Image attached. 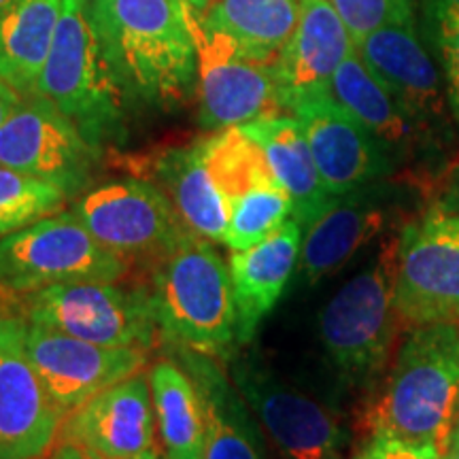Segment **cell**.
<instances>
[{"label": "cell", "instance_id": "4", "mask_svg": "<svg viewBox=\"0 0 459 459\" xmlns=\"http://www.w3.org/2000/svg\"><path fill=\"white\" fill-rule=\"evenodd\" d=\"M73 119L100 152L124 139L128 100L108 65L94 22V0H65L37 91Z\"/></svg>", "mask_w": 459, "mask_h": 459}, {"label": "cell", "instance_id": "9", "mask_svg": "<svg viewBox=\"0 0 459 459\" xmlns=\"http://www.w3.org/2000/svg\"><path fill=\"white\" fill-rule=\"evenodd\" d=\"M230 377L285 459H336L344 429L313 395L285 383L255 353L234 355Z\"/></svg>", "mask_w": 459, "mask_h": 459}, {"label": "cell", "instance_id": "5", "mask_svg": "<svg viewBox=\"0 0 459 459\" xmlns=\"http://www.w3.org/2000/svg\"><path fill=\"white\" fill-rule=\"evenodd\" d=\"M398 237L378 247L375 262L349 279L317 317L325 358L349 387H370L395 349L402 328L394 307Z\"/></svg>", "mask_w": 459, "mask_h": 459}, {"label": "cell", "instance_id": "26", "mask_svg": "<svg viewBox=\"0 0 459 459\" xmlns=\"http://www.w3.org/2000/svg\"><path fill=\"white\" fill-rule=\"evenodd\" d=\"M153 172L186 226L211 243H223L228 203L206 172L198 145L169 149L158 158Z\"/></svg>", "mask_w": 459, "mask_h": 459}, {"label": "cell", "instance_id": "7", "mask_svg": "<svg viewBox=\"0 0 459 459\" xmlns=\"http://www.w3.org/2000/svg\"><path fill=\"white\" fill-rule=\"evenodd\" d=\"M24 319L102 347L147 351L158 336L152 294L117 281H83L43 287L24 296Z\"/></svg>", "mask_w": 459, "mask_h": 459}, {"label": "cell", "instance_id": "23", "mask_svg": "<svg viewBox=\"0 0 459 459\" xmlns=\"http://www.w3.org/2000/svg\"><path fill=\"white\" fill-rule=\"evenodd\" d=\"M243 130L260 143L274 179L294 203V220L307 228L336 196H330L321 181L302 126L294 115L279 113L245 124Z\"/></svg>", "mask_w": 459, "mask_h": 459}, {"label": "cell", "instance_id": "34", "mask_svg": "<svg viewBox=\"0 0 459 459\" xmlns=\"http://www.w3.org/2000/svg\"><path fill=\"white\" fill-rule=\"evenodd\" d=\"M22 100H24V96H22L17 90L11 88L7 82L0 79V128H3L11 115L17 111V107L22 105Z\"/></svg>", "mask_w": 459, "mask_h": 459}, {"label": "cell", "instance_id": "40", "mask_svg": "<svg viewBox=\"0 0 459 459\" xmlns=\"http://www.w3.org/2000/svg\"><path fill=\"white\" fill-rule=\"evenodd\" d=\"M15 3H17V0H0V15H3L7 9L13 7Z\"/></svg>", "mask_w": 459, "mask_h": 459}, {"label": "cell", "instance_id": "27", "mask_svg": "<svg viewBox=\"0 0 459 459\" xmlns=\"http://www.w3.org/2000/svg\"><path fill=\"white\" fill-rule=\"evenodd\" d=\"M158 434L169 459H203L204 406L189 372L175 358L149 370Z\"/></svg>", "mask_w": 459, "mask_h": 459}, {"label": "cell", "instance_id": "19", "mask_svg": "<svg viewBox=\"0 0 459 459\" xmlns=\"http://www.w3.org/2000/svg\"><path fill=\"white\" fill-rule=\"evenodd\" d=\"M387 217L389 209L377 183L336 196L317 220L302 228L298 268L304 283L313 285L342 268L385 230Z\"/></svg>", "mask_w": 459, "mask_h": 459}, {"label": "cell", "instance_id": "1", "mask_svg": "<svg viewBox=\"0 0 459 459\" xmlns=\"http://www.w3.org/2000/svg\"><path fill=\"white\" fill-rule=\"evenodd\" d=\"M108 65L128 100L181 105L198 83V54L181 0H94Z\"/></svg>", "mask_w": 459, "mask_h": 459}, {"label": "cell", "instance_id": "36", "mask_svg": "<svg viewBox=\"0 0 459 459\" xmlns=\"http://www.w3.org/2000/svg\"><path fill=\"white\" fill-rule=\"evenodd\" d=\"M446 449H459V395H457L455 411H453L451 429H449V440H446ZM446 449H445V451H446ZM445 451H443V453H445Z\"/></svg>", "mask_w": 459, "mask_h": 459}, {"label": "cell", "instance_id": "41", "mask_svg": "<svg viewBox=\"0 0 459 459\" xmlns=\"http://www.w3.org/2000/svg\"><path fill=\"white\" fill-rule=\"evenodd\" d=\"M141 459H169V457L160 455V453H153V455H147V457H141Z\"/></svg>", "mask_w": 459, "mask_h": 459}, {"label": "cell", "instance_id": "11", "mask_svg": "<svg viewBox=\"0 0 459 459\" xmlns=\"http://www.w3.org/2000/svg\"><path fill=\"white\" fill-rule=\"evenodd\" d=\"M79 221L115 254L141 260L162 257L189 230L156 183L111 181L82 194L73 204Z\"/></svg>", "mask_w": 459, "mask_h": 459}, {"label": "cell", "instance_id": "22", "mask_svg": "<svg viewBox=\"0 0 459 459\" xmlns=\"http://www.w3.org/2000/svg\"><path fill=\"white\" fill-rule=\"evenodd\" d=\"M300 245L302 226L290 220L271 238L230 255L228 268L237 307L238 344L254 341L262 321L277 307L298 266Z\"/></svg>", "mask_w": 459, "mask_h": 459}, {"label": "cell", "instance_id": "15", "mask_svg": "<svg viewBox=\"0 0 459 459\" xmlns=\"http://www.w3.org/2000/svg\"><path fill=\"white\" fill-rule=\"evenodd\" d=\"M26 324V349L32 366L66 415L147 366L143 349L102 347L48 325Z\"/></svg>", "mask_w": 459, "mask_h": 459}, {"label": "cell", "instance_id": "39", "mask_svg": "<svg viewBox=\"0 0 459 459\" xmlns=\"http://www.w3.org/2000/svg\"><path fill=\"white\" fill-rule=\"evenodd\" d=\"M440 459H459V449H446Z\"/></svg>", "mask_w": 459, "mask_h": 459}, {"label": "cell", "instance_id": "12", "mask_svg": "<svg viewBox=\"0 0 459 459\" xmlns=\"http://www.w3.org/2000/svg\"><path fill=\"white\" fill-rule=\"evenodd\" d=\"M26 328L20 315H0V459L48 455L66 417L32 366Z\"/></svg>", "mask_w": 459, "mask_h": 459}, {"label": "cell", "instance_id": "42", "mask_svg": "<svg viewBox=\"0 0 459 459\" xmlns=\"http://www.w3.org/2000/svg\"><path fill=\"white\" fill-rule=\"evenodd\" d=\"M336 459H341V455H338V457H336Z\"/></svg>", "mask_w": 459, "mask_h": 459}, {"label": "cell", "instance_id": "13", "mask_svg": "<svg viewBox=\"0 0 459 459\" xmlns=\"http://www.w3.org/2000/svg\"><path fill=\"white\" fill-rule=\"evenodd\" d=\"M285 111L302 126L330 196L351 194L392 172V153L336 102L330 90L298 96L287 102Z\"/></svg>", "mask_w": 459, "mask_h": 459}, {"label": "cell", "instance_id": "35", "mask_svg": "<svg viewBox=\"0 0 459 459\" xmlns=\"http://www.w3.org/2000/svg\"><path fill=\"white\" fill-rule=\"evenodd\" d=\"M48 459H88L83 455L82 451L79 449H74L73 445H65V443H60L54 449V453H51V455L48 457Z\"/></svg>", "mask_w": 459, "mask_h": 459}, {"label": "cell", "instance_id": "20", "mask_svg": "<svg viewBox=\"0 0 459 459\" xmlns=\"http://www.w3.org/2000/svg\"><path fill=\"white\" fill-rule=\"evenodd\" d=\"M353 51V37L328 0H302L296 30L271 65L283 111L298 96L328 90L338 66Z\"/></svg>", "mask_w": 459, "mask_h": 459}, {"label": "cell", "instance_id": "30", "mask_svg": "<svg viewBox=\"0 0 459 459\" xmlns=\"http://www.w3.org/2000/svg\"><path fill=\"white\" fill-rule=\"evenodd\" d=\"M66 200L54 183L0 166V238L60 213Z\"/></svg>", "mask_w": 459, "mask_h": 459}, {"label": "cell", "instance_id": "38", "mask_svg": "<svg viewBox=\"0 0 459 459\" xmlns=\"http://www.w3.org/2000/svg\"><path fill=\"white\" fill-rule=\"evenodd\" d=\"M181 3L187 4L189 9L196 11V13H200V11H203L206 4H209V0H181Z\"/></svg>", "mask_w": 459, "mask_h": 459}, {"label": "cell", "instance_id": "2", "mask_svg": "<svg viewBox=\"0 0 459 459\" xmlns=\"http://www.w3.org/2000/svg\"><path fill=\"white\" fill-rule=\"evenodd\" d=\"M459 395V324L412 328L378 392L361 411L364 436H394L446 449Z\"/></svg>", "mask_w": 459, "mask_h": 459}, {"label": "cell", "instance_id": "25", "mask_svg": "<svg viewBox=\"0 0 459 459\" xmlns=\"http://www.w3.org/2000/svg\"><path fill=\"white\" fill-rule=\"evenodd\" d=\"M328 90L389 153H406L417 141V124L364 65L358 51L338 66Z\"/></svg>", "mask_w": 459, "mask_h": 459}, {"label": "cell", "instance_id": "16", "mask_svg": "<svg viewBox=\"0 0 459 459\" xmlns=\"http://www.w3.org/2000/svg\"><path fill=\"white\" fill-rule=\"evenodd\" d=\"M187 9L194 39L237 60L271 66L300 20L302 0H209Z\"/></svg>", "mask_w": 459, "mask_h": 459}, {"label": "cell", "instance_id": "18", "mask_svg": "<svg viewBox=\"0 0 459 459\" xmlns=\"http://www.w3.org/2000/svg\"><path fill=\"white\" fill-rule=\"evenodd\" d=\"M196 41L198 54V124L204 130L245 126L283 113L273 68L221 54Z\"/></svg>", "mask_w": 459, "mask_h": 459}, {"label": "cell", "instance_id": "37", "mask_svg": "<svg viewBox=\"0 0 459 459\" xmlns=\"http://www.w3.org/2000/svg\"><path fill=\"white\" fill-rule=\"evenodd\" d=\"M15 307L13 302V291H9L7 287L0 285V315H13L11 308Z\"/></svg>", "mask_w": 459, "mask_h": 459}, {"label": "cell", "instance_id": "32", "mask_svg": "<svg viewBox=\"0 0 459 459\" xmlns=\"http://www.w3.org/2000/svg\"><path fill=\"white\" fill-rule=\"evenodd\" d=\"M358 43L385 26L412 24V0H328Z\"/></svg>", "mask_w": 459, "mask_h": 459}, {"label": "cell", "instance_id": "10", "mask_svg": "<svg viewBox=\"0 0 459 459\" xmlns=\"http://www.w3.org/2000/svg\"><path fill=\"white\" fill-rule=\"evenodd\" d=\"M99 149L41 94L24 96L0 128V166L54 183L66 196L90 187Z\"/></svg>", "mask_w": 459, "mask_h": 459}, {"label": "cell", "instance_id": "14", "mask_svg": "<svg viewBox=\"0 0 459 459\" xmlns=\"http://www.w3.org/2000/svg\"><path fill=\"white\" fill-rule=\"evenodd\" d=\"M156 432L152 385L139 372L68 412L57 438L88 459H141L160 453Z\"/></svg>", "mask_w": 459, "mask_h": 459}, {"label": "cell", "instance_id": "28", "mask_svg": "<svg viewBox=\"0 0 459 459\" xmlns=\"http://www.w3.org/2000/svg\"><path fill=\"white\" fill-rule=\"evenodd\" d=\"M196 145L206 172L228 204L254 189L279 186L260 143L243 126L217 130Z\"/></svg>", "mask_w": 459, "mask_h": 459}, {"label": "cell", "instance_id": "6", "mask_svg": "<svg viewBox=\"0 0 459 459\" xmlns=\"http://www.w3.org/2000/svg\"><path fill=\"white\" fill-rule=\"evenodd\" d=\"M126 273V257L102 245L73 211L0 238V285L20 296L62 283L119 281Z\"/></svg>", "mask_w": 459, "mask_h": 459}, {"label": "cell", "instance_id": "17", "mask_svg": "<svg viewBox=\"0 0 459 459\" xmlns=\"http://www.w3.org/2000/svg\"><path fill=\"white\" fill-rule=\"evenodd\" d=\"M355 51L372 74L392 91L417 128L443 122L446 90L429 51L419 41L415 24L385 26L355 43Z\"/></svg>", "mask_w": 459, "mask_h": 459}, {"label": "cell", "instance_id": "24", "mask_svg": "<svg viewBox=\"0 0 459 459\" xmlns=\"http://www.w3.org/2000/svg\"><path fill=\"white\" fill-rule=\"evenodd\" d=\"M65 0H17L0 15V79L22 96L37 91Z\"/></svg>", "mask_w": 459, "mask_h": 459}, {"label": "cell", "instance_id": "29", "mask_svg": "<svg viewBox=\"0 0 459 459\" xmlns=\"http://www.w3.org/2000/svg\"><path fill=\"white\" fill-rule=\"evenodd\" d=\"M228 230L223 245L232 251L249 249L271 238L294 220V203L281 186L260 187L228 204Z\"/></svg>", "mask_w": 459, "mask_h": 459}, {"label": "cell", "instance_id": "31", "mask_svg": "<svg viewBox=\"0 0 459 459\" xmlns=\"http://www.w3.org/2000/svg\"><path fill=\"white\" fill-rule=\"evenodd\" d=\"M426 20L446 79V102L459 124V0H426Z\"/></svg>", "mask_w": 459, "mask_h": 459}, {"label": "cell", "instance_id": "33", "mask_svg": "<svg viewBox=\"0 0 459 459\" xmlns=\"http://www.w3.org/2000/svg\"><path fill=\"white\" fill-rule=\"evenodd\" d=\"M443 451L434 445H419L394 436H364L351 459H440Z\"/></svg>", "mask_w": 459, "mask_h": 459}, {"label": "cell", "instance_id": "21", "mask_svg": "<svg viewBox=\"0 0 459 459\" xmlns=\"http://www.w3.org/2000/svg\"><path fill=\"white\" fill-rule=\"evenodd\" d=\"M172 347V358L189 372L204 406L203 459H268L266 438L254 411L230 383L220 361L192 349Z\"/></svg>", "mask_w": 459, "mask_h": 459}, {"label": "cell", "instance_id": "8", "mask_svg": "<svg viewBox=\"0 0 459 459\" xmlns=\"http://www.w3.org/2000/svg\"><path fill=\"white\" fill-rule=\"evenodd\" d=\"M394 307L402 328L459 321V213L428 211L406 223L395 254Z\"/></svg>", "mask_w": 459, "mask_h": 459}, {"label": "cell", "instance_id": "3", "mask_svg": "<svg viewBox=\"0 0 459 459\" xmlns=\"http://www.w3.org/2000/svg\"><path fill=\"white\" fill-rule=\"evenodd\" d=\"M152 304L164 341L230 361L237 347V307L228 264L211 240L186 230L153 262Z\"/></svg>", "mask_w": 459, "mask_h": 459}]
</instances>
